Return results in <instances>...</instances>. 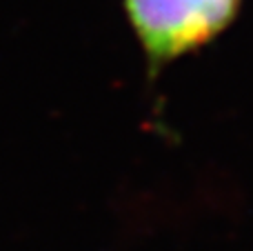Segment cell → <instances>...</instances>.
Returning a JSON list of instances; mask_svg holds the SVG:
<instances>
[{"mask_svg": "<svg viewBox=\"0 0 253 251\" xmlns=\"http://www.w3.org/2000/svg\"><path fill=\"white\" fill-rule=\"evenodd\" d=\"M242 0H125V11L156 71L215 40L240 11Z\"/></svg>", "mask_w": 253, "mask_h": 251, "instance_id": "6da1fadb", "label": "cell"}]
</instances>
